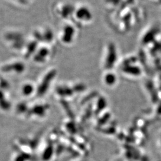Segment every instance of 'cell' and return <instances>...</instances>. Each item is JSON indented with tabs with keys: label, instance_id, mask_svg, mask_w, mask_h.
Instances as JSON below:
<instances>
[{
	"label": "cell",
	"instance_id": "obj_1",
	"mask_svg": "<svg viewBox=\"0 0 161 161\" xmlns=\"http://www.w3.org/2000/svg\"><path fill=\"white\" fill-rule=\"evenodd\" d=\"M115 81V77L112 75H107L106 78V83L108 84H113L114 83Z\"/></svg>",
	"mask_w": 161,
	"mask_h": 161
}]
</instances>
